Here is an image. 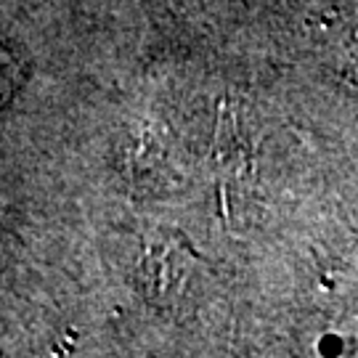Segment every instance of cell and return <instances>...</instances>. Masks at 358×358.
<instances>
[{"instance_id":"1","label":"cell","mask_w":358,"mask_h":358,"mask_svg":"<svg viewBox=\"0 0 358 358\" xmlns=\"http://www.w3.org/2000/svg\"><path fill=\"white\" fill-rule=\"evenodd\" d=\"M189 276V257L178 242H152L141 255L143 289L157 300H170L183 289Z\"/></svg>"}]
</instances>
